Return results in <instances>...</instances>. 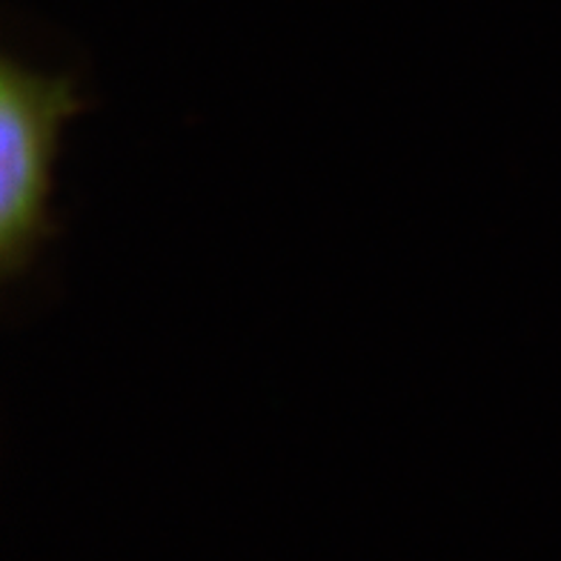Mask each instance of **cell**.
Listing matches in <instances>:
<instances>
[{
    "label": "cell",
    "instance_id": "6da1fadb",
    "mask_svg": "<svg viewBox=\"0 0 561 561\" xmlns=\"http://www.w3.org/2000/svg\"><path fill=\"white\" fill-rule=\"evenodd\" d=\"M89 110L72 72H37L0 58V278L12 284L60 236L53 163L60 129Z\"/></svg>",
    "mask_w": 561,
    "mask_h": 561
}]
</instances>
